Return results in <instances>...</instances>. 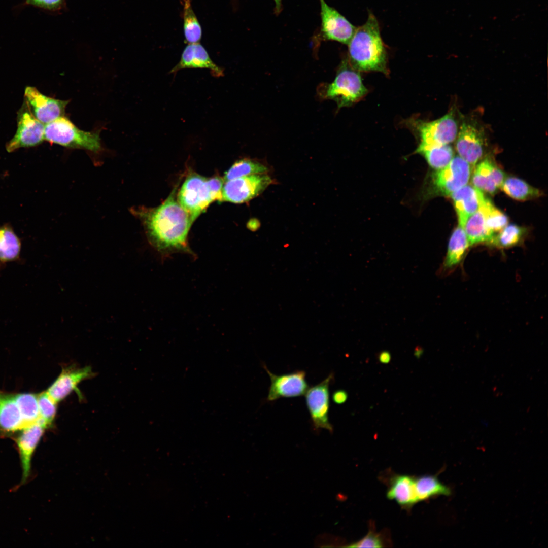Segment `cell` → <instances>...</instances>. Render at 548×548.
Segmentation results:
<instances>
[{
    "instance_id": "obj_1",
    "label": "cell",
    "mask_w": 548,
    "mask_h": 548,
    "mask_svg": "<svg viewBox=\"0 0 548 548\" xmlns=\"http://www.w3.org/2000/svg\"><path fill=\"white\" fill-rule=\"evenodd\" d=\"M134 212L142 220L150 243L162 256L176 252L193 254L187 243L193 222L176 199V189L158 207Z\"/></svg>"
},
{
    "instance_id": "obj_2",
    "label": "cell",
    "mask_w": 548,
    "mask_h": 548,
    "mask_svg": "<svg viewBox=\"0 0 548 548\" xmlns=\"http://www.w3.org/2000/svg\"><path fill=\"white\" fill-rule=\"evenodd\" d=\"M348 45V60L355 69L387 73L386 50L373 14L369 13L365 23L356 28Z\"/></svg>"
},
{
    "instance_id": "obj_3",
    "label": "cell",
    "mask_w": 548,
    "mask_h": 548,
    "mask_svg": "<svg viewBox=\"0 0 548 548\" xmlns=\"http://www.w3.org/2000/svg\"><path fill=\"white\" fill-rule=\"evenodd\" d=\"M224 182L223 179L218 176L208 178L194 173L188 175L177 200L193 222L212 202L222 201Z\"/></svg>"
},
{
    "instance_id": "obj_4",
    "label": "cell",
    "mask_w": 548,
    "mask_h": 548,
    "mask_svg": "<svg viewBox=\"0 0 548 548\" xmlns=\"http://www.w3.org/2000/svg\"><path fill=\"white\" fill-rule=\"evenodd\" d=\"M367 92L359 71L351 66L348 59H345L333 81L322 88L321 95L324 98L335 101L339 109L352 105Z\"/></svg>"
},
{
    "instance_id": "obj_5",
    "label": "cell",
    "mask_w": 548,
    "mask_h": 548,
    "mask_svg": "<svg viewBox=\"0 0 548 548\" xmlns=\"http://www.w3.org/2000/svg\"><path fill=\"white\" fill-rule=\"evenodd\" d=\"M45 140L68 148L85 149L97 153L101 150L97 131H86L78 128L64 116L45 125Z\"/></svg>"
},
{
    "instance_id": "obj_6",
    "label": "cell",
    "mask_w": 548,
    "mask_h": 548,
    "mask_svg": "<svg viewBox=\"0 0 548 548\" xmlns=\"http://www.w3.org/2000/svg\"><path fill=\"white\" fill-rule=\"evenodd\" d=\"M409 123L420 140L417 153L431 146L449 144L456 139L458 132L457 122L452 111L433 121L417 119L409 120Z\"/></svg>"
},
{
    "instance_id": "obj_7",
    "label": "cell",
    "mask_w": 548,
    "mask_h": 548,
    "mask_svg": "<svg viewBox=\"0 0 548 548\" xmlns=\"http://www.w3.org/2000/svg\"><path fill=\"white\" fill-rule=\"evenodd\" d=\"M471 165L459 156H454L444 167L431 176V187L435 194L450 196L468 183Z\"/></svg>"
},
{
    "instance_id": "obj_8",
    "label": "cell",
    "mask_w": 548,
    "mask_h": 548,
    "mask_svg": "<svg viewBox=\"0 0 548 548\" xmlns=\"http://www.w3.org/2000/svg\"><path fill=\"white\" fill-rule=\"evenodd\" d=\"M17 121L16 132L6 145L7 152H12L20 148L35 147L45 140V124L33 116L25 101L18 112Z\"/></svg>"
},
{
    "instance_id": "obj_9",
    "label": "cell",
    "mask_w": 548,
    "mask_h": 548,
    "mask_svg": "<svg viewBox=\"0 0 548 548\" xmlns=\"http://www.w3.org/2000/svg\"><path fill=\"white\" fill-rule=\"evenodd\" d=\"M272 182L267 174L246 176L226 181L222 188V201L234 203L247 202L261 193Z\"/></svg>"
},
{
    "instance_id": "obj_10",
    "label": "cell",
    "mask_w": 548,
    "mask_h": 548,
    "mask_svg": "<svg viewBox=\"0 0 548 548\" xmlns=\"http://www.w3.org/2000/svg\"><path fill=\"white\" fill-rule=\"evenodd\" d=\"M333 378V374H330L319 384L309 388L305 394L306 406L314 428L316 430L325 429L331 433L333 429L328 418L329 386Z\"/></svg>"
},
{
    "instance_id": "obj_11",
    "label": "cell",
    "mask_w": 548,
    "mask_h": 548,
    "mask_svg": "<svg viewBox=\"0 0 548 548\" xmlns=\"http://www.w3.org/2000/svg\"><path fill=\"white\" fill-rule=\"evenodd\" d=\"M321 6V37L325 40L339 42L348 45L356 27L324 0H319Z\"/></svg>"
},
{
    "instance_id": "obj_12",
    "label": "cell",
    "mask_w": 548,
    "mask_h": 548,
    "mask_svg": "<svg viewBox=\"0 0 548 548\" xmlns=\"http://www.w3.org/2000/svg\"><path fill=\"white\" fill-rule=\"evenodd\" d=\"M264 368L271 381L267 398L269 401L281 398L302 396L309 388L306 380V372L303 370L276 375L271 372L265 365Z\"/></svg>"
},
{
    "instance_id": "obj_13",
    "label": "cell",
    "mask_w": 548,
    "mask_h": 548,
    "mask_svg": "<svg viewBox=\"0 0 548 548\" xmlns=\"http://www.w3.org/2000/svg\"><path fill=\"white\" fill-rule=\"evenodd\" d=\"M24 100L33 116L45 125L64 116L65 107L68 103L67 100L46 96L32 86L25 88Z\"/></svg>"
},
{
    "instance_id": "obj_14",
    "label": "cell",
    "mask_w": 548,
    "mask_h": 548,
    "mask_svg": "<svg viewBox=\"0 0 548 548\" xmlns=\"http://www.w3.org/2000/svg\"><path fill=\"white\" fill-rule=\"evenodd\" d=\"M46 429V427L38 421L23 428L13 437L21 460V485L24 484L30 475L32 456Z\"/></svg>"
},
{
    "instance_id": "obj_15",
    "label": "cell",
    "mask_w": 548,
    "mask_h": 548,
    "mask_svg": "<svg viewBox=\"0 0 548 548\" xmlns=\"http://www.w3.org/2000/svg\"><path fill=\"white\" fill-rule=\"evenodd\" d=\"M456 139L455 147L459 156L470 165H475L483 154V131L471 123L463 122Z\"/></svg>"
},
{
    "instance_id": "obj_16",
    "label": "cell",
    "mask_w": 548,
    "mask_h": 548,
    "mask_svg": "<svg viewBox=\"0 0 548 548\" xmlns=\"http://www.w3.org/2000/svg\"><path fill=\"white\" fill-rule=\"evenodd\" d=\"M89 366L83 368L68 367L63 369L46 392L57 402L77 390L79 383L93 376Z\"/></svg>"
},
{
    "instance_id": "obj_17",
    "label": "cell",
    "mask_w": 548,
    "mask_h": 548,
    "mask_svg": "<svg viewBox=\"0 0 548 548\" xmlns=\"http://www.w3.org/2000/svg\"><path fill=\"white\" fill-rule=\"evenodd\" d=\"M209 69L216 77L223 76L224 70L210 58L204 48L199 43L189 44L184 49L178 63L170 71L174 74L185 68Z\"/></svg>"
},
{
    "instance_id": "obj_18",
    "label": "cell",
    "mask_w": 548,
    "mask_h": 548,
    "mask_svg": "<svg viewBox=\"0 0 548 548\" xmlns=\"http://www.w3.org/2000/svg\"><path fill=\"white\" fill-rule=\"evenodd\" d=\"M451 197L458 216L459 225L464 228L468 219L480 208L485 198L483 192L472 185H466L452 193Z\"/></svg>"
},
{
    "instance_id": "obj_19",
    "label": "cell",
    "mask_w": 548,
    "mask_h": 548,
    "mask_svg": "<svg viewBox=\"0 0 548 548\" xmlns=\"http://www.w3.org/2000/svg\"><path fill=\"white\" fill-rule=\"evenodd\" d=\"M24 428L15 394L0 392V437L14 436Z\"/></svg>"
},
{
    "instance_id": "obj_20",
    "label": "cell",
    "mask_w": 548,
    "mask_h": 548,
    "mask_svg": "<svg viewBox=\"0 0 548 548\" xmlns=\"http://www.w3.org/2000/svg\"><path fill=\"white\" fill-rule=\"evenodd\" d=\"M504 173L489 158H485L475 167L471 178L472 185L483 192L494 194L501 187Z\"/></svg>"
},
{
    "instance_id": "obj_21",
    "label": "cell",
    "mask_w": 548,
    "mask_h": 548,
    "mask_svg": "<svg viewBox=\"0 0 548 548\" xmlns=\"http://www.w3.org/2000/svg\"><path fill=\"white\" fill-rule=\"evenodd\" d=\"M491 201L485 197L478 209L467 220L464 230L470 246L477 244H490L495 234L487 227L486 217Z\"/></svg>"
},
{
    "instance_id": "obj_22",
    "label": "cell",
    "mask_w": 548,
    "mask_h": 548,
    "mask_svg": "<svg viewBox=\"0 0 548 548\" xmlns=\"http://www.w3.org/2000/svg\"><path fill=\"white\" fill-rule=\"evenodd\" d=\"M389 500L395 501L403 508H409L419 501L415 490V477L396 474L390 480L387 493Z\"/></svg>"
},
{
    "instance_id": "obj_23",
    "label": "cell",
    "mask_w": 548,
    "mask_h": 548,
    "mask_svg": "<svg viewBox=\"0 0 548 548\" xmlns=\"http://www.w3.org/2000/svg\"><path fill=\"white\" fill-rule=\"evenodd\" d=\"M469 247L465 231L459 225L454 229L449 239L446 255L440 269V272L447 273L461 264Z\"/></svg>"
},
{
    "instance_id": "obj_24",
    "label": "cell",
    "mask_w": 548,
    "mask_h": 548,
    "mask_svg": "<svg viewBox=\"0 0 548 548\" xmlns=\"http://www.w3.org/2000/svg\"><path fill=\"white\" fill-rule=\"evenodd\" d=\"M21 242L11 226H0V264L20 260Z\"/></svg>"
},
{
    "instance_id": "obj_25",
    "label": "cell",
    "mask_w": 548,
    "mask_h": 548,
    "mask_svg": "<svg viewBox=\"0 0 548 548\" xmlns=\"http://www.w3.org/2000/svg\"><path fill=\"white\" fill-rule=\"evenodd\" d=\"M415 490L419 502L440 496H450L451 489L441 483L436 476L425 475L415 478Z\"/></svg>"
},
{
    "instance_id": "obj_26",
    "label": "cell",
    "mask_w": 548,
    "mask_h": 548,
    "mask_svg": "<svg viewBox=\"0 0 548 548\" xmlns=\"http://www.w3.org/2000/svg\"><path fill=\"white\" fill-rule=\"evenodd\" d=\"M500 188L508 196L519 201L536 198L542 195L539 190L516 177L505 178Z\"/></svg>"
},
{
    "instance_id": "obj_27",
    "label": "cell",
    "mask_w": 548,
    "mask_h": 548,
    "mask_svg": "<svg viewBox=\"0 0 548 548\" xmlns=\"http://www.w3.org/2000/svg\"><path fill=\"white\" fill-rule=\"evenodd\" d=\"M268 166L254 159L244 158L236 161L225 173L224 182L237 178L261 174H267Z\"/></svg>"
},
{
    "instance_id": "obj_28",
    "label": "cell",
    "mask_w": 548,
    "mask_h": 548,
    "mask_svg": "<svg viewBox=\"0 0 548 548\" xmlns=\"http://www.w3.org/2000/svg\"><path fill=\"white\" fill-rule=\"evenodd\" d=\"M25 428L37 423L39 419L37 395L23 393L15 394Z\"/></svg>"
},
{
    "instance_id": "obj_29",
    "label": "cell",
    "mask_w": 548,
    "mask_h": 548,
    "mask_svg": "<svg viewBox=\"0 0 548 548\" xmlns=\"http://www.w3.org/2000/svg\"><path fill=\"white\" fill-rule=\"evenodd\" d=\"M418 153L425 157L431 167L437 170L446 166L454 157L453 150L449 144L431 146Z\"/></svg>"
},
{
    "instance_id": "obj_30",
    "label": "cell",
    "mask_w": 548,
    "mask_h": 548,
    "mask_svg": "<svg viewBox=\"0 0 548 548\" xmlns=\"http://www.w3.org/2000/svg\"><path fill=\"white\" fill-rule=\"evenodd\" d=\"M183 5L184 32L188 44L199 43L201 38L200 25L192 9L190 0H182Z\"/></svg>"
},
{
    "instance_id": "obj_31",
    "label": "cell",
    "mask_w": 548,
    "mask_h": 548,
    "mask_svg": "<svg viewBox=\"0 0 548 548\" xmlns=\"http://www.w3.org/2000/svg\"><path fill=\"white\" fill-rule=\"evenodd\" d=\"M526 229L516 224H507L495 234L490 243L498 248H508L519 244L523 239Z\"/></svg>"
},
{
    "instance_id": "obj_32",
    "label": "cell",
    "mask_w": 548,
    "mask_h": 548,
    "mask_svg": "<svg viewBox=\"0 0 548 548\" xmlns=\"http://www.w3.org/2000/svg\"><path fill=\"white\" fill-rule=\"evenodd\" d=\"M40 420L48 428L51 426L55 418L57 402L45 392L37 395Z\"/></svg>"
},
{
    "instance_id": "obj_33",
    "label": "cell",
    "mask_w": 548,
    "mask_h": 548,
    "mask_svg": "<svg viewBox=\"0 0 548 548\" xmlns=\"http://www.w3.org/2000/svg\"><path fill=\"white\" fill-rule=\"evenodd\" d=\"M486 221L489 230L496 234L508 224V219L505 214L491 202L486 213Z\"/></svg>"
},
{
    "instance_id": "obj_34",
    "label": "cell",
    "mask_w": 548,
    "mask_h": 548,
    "mask_svg": "<svg viewBox=\"0 0 548 548\" xmlns=\"http://www.w3.org/2000/svg\"><path fill=\"white\" fill-rule=\"evenodd\" d=\"M384 542L382 536L370 530L368 533L359 540L346 546L348 547H382Z\"/></svg>"
},
{
    "instance_id": "obj_35",
    "label": "cell",
    "mask_w": 548,
    "mask_h": 548,
    "mask_svg": "<svg viewBox=\"0 0 548 548\" xmlns=\"http://www.w3.org/2000/svg\"><path fill=\"white\" fill-rule=\"evenodd\" d=\"M64 0H25V4L49 10L60 9Z\"/></svg>"
},
{
    "instance_id": "obj_36",
    "label": "cell",
    "mask_w": 548,
    "mask_h": 548,
    "mask_svg": "<svg viewBox=\"0 0 548 548\" xmlns=\"http://www.w3.org/2000/svg\"><path fill=\"white\" fill-rule=\"evenodd\" d=\"M348 398L347 392L343 390H338L335 391L332 395V399L334 403L340 404L346 402Z\"/></svg>"
},
{
    "instance_id": "obj_37",
    "label": "cell",
    "mask_w": 548,
    "mask_h": 548,
    "mask_svg": "<svg viewBox=\"0 0 548 548\" xmlns=\"http://www.w3.org/2000/svg\"><path fill=\"white\" fill-rule=\"evenodd\" d=\"M391 356L388 351L381 352L378 355V360L383 364H387L391 361Z\"/></svg>"
},
{
    "instance_id": "obj_38",
    "label": "cell",
    "mask_w": 548,
    "mask_h": 548,
    "mask_svg": "<svg viewBox=\"0 0 548 548\" xmlns=\"http://www.w3.org/2000/svg\"><path fill=\"white\" fill-rule=\"evenodd\" d=\"M275 3V12L276 14H279L282 10V0H274Z\"/></svg>"
},
{
    "instance_id": "obj_39",
    "label": "cell",
    "mask_w": 548,
    "mask_h": 548,
    "mask_svg": "<svg viewBox=\"0 0 548 548\" xmlns=\"http://www.w3.org/2000/svg\"><path fill=\"white\" fill-rule=\"evenodd\" d=\"M422 353L423 350L421 348L418 347L417 348L415 349L414 354L415 356H416L417 358H419L422 355Z\"/></svg>"
}]
</instances>
